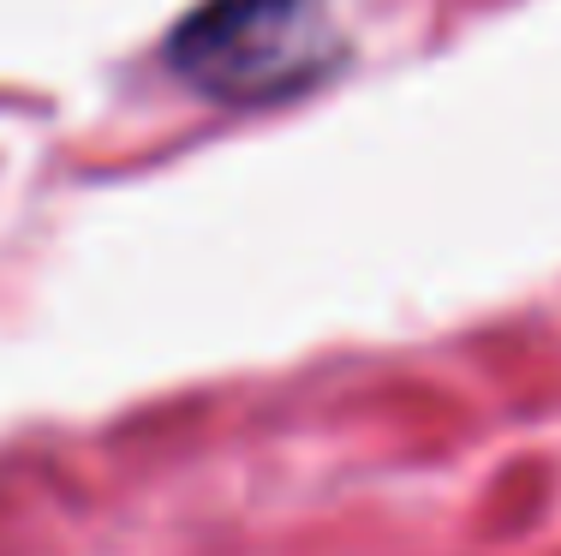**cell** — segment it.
Returning <instances> with one entry per match:
<instances>
[{"instance_id":"cell-1","label":"cell","mask_w":561,"mask_h":556,"mask_svg":"<svg viewBox=\"0 0 561 556\" xmlns=\"http://www.w3.org/2000/svg\"><path fill=\"white\" fill-rule=\"evenodd\" d=\"M323 0H204L168 36V66L216 102H275L329 72Z\"/></svg>"}]
</instances>
